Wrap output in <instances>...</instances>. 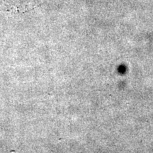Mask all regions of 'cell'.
Masks as SVG:
<instances>
[{
    "label": "cell",
    "instance_id": "cell-1",
    "mask_svg": "<svg viewBox=\"0 0 153 153\" xmlns=\"http://www.w3.org/2000/svg\"><path fill=\"white\" fill-rule=\"evenodd\" d=\"M43 0H0V8L7 10L27 11L39 4Z\"/></svg>",
    "mask_w": 153,
    "mask_h": 153
}]
</instances>
